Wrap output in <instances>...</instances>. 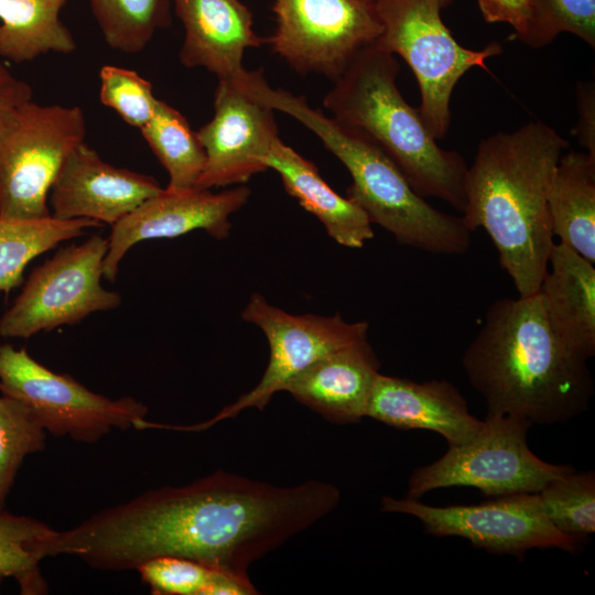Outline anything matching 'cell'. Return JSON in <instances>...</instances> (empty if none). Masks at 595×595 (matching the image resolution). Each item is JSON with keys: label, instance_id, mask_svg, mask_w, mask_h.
I'll return each instance as SVG.
<instances>
[{"label": "cell", "instance_id": "6da1fadb", "mask_svg": "<svg viewBox=\"0 0 595 595\" xmlns=\"http://www.w3.org/2000/svg\"><path fill=\"white\" fill-rule=\"evenodd\" d=\"M339 501L331 483L280 487L217 470L184 486L148 490L56 531L47 556L123 571L171 555L247 574L250 564L329 515Z\"/></svg>", "mask_w": 595, "mask_h": 595}, {"label": "cell", "instance_id": "7a4b0ae2", "mask_svg": "<svg viewBox=\"0 0 595 595\" xmlns=\"http://www.w3.org/2000/svg\"><path fill=\"white\" fill-rule=\"evenodd\" d=\"M462 366L487 413L530 425L572 420L589 408L594 394L587 360L556 336L538 292L495 300Z\"/></svg>", "mask_w": 595, "mask_h": 595}, {"label": "cell", "instance_id": "3957f363", "mask_svg": "<svg viewBox=\"0 0 595 595\" xmlns=\"http://www.w3.org/2000/svg\"><path fill=\"white\" fill-rule=\"evenodd\" d=\"M569 141L541 121L483 139L465 178L462 219L483 228L519 296L539 291L554 246L548 194Z\"/></svg>", "mask_w": 595, "mask_h": 595}, {"label": "cell", "instance_id": "277c9868", "mask_svg": "<svg viewBox=\"0 0 595 595\" xmlns=\"http://www.w3.org/2000/svg\"><path fill=\"white\" fill-rule=\"evenodd\" d=\"M242 76L240 84L248 94L302 123L345 165L351 177L346 197L366 213L371 224L388 230L399 245L432 255L468 251L472 231L462 217L429 204L368 134L311 107L303 96L271 87L262 69L246 71Z\"/></svg>", "mask_w": 595, "mask_h": 595}, {"label": "cell", "instance_id": "5b68a950", "mask_svg": "<svg viewBox=\"0 0 595 595\" xmlns=\"http://www.w3.org/2000/svg\"><path fill=\"white\" fill-rule=\"evenodd\" d=\"M396 55L372 43L350 61L323 99L335 119L368 134L398 165L422 197L465 208L467 164L456 151L442 149L418 108L397 86Z\"/></svg>", "mask_w": 595, "mask_h": 595}, {"label": "cell", "instance_id": "8992f818", "mask_svg": "<svg viewBox=\"0 0 595 595\" xmlns=\"http://www.w3.org/2000/svg\"><path fill=\"white\" fill-rule=\"evenodd\" d=\"M453 0H375L382 26L378 46L402 57L419 84L420 116L434 139L450 128V101L461 77L502 51L498 42L482 50L462 46L444 24L441 12Z\"/></svg>", "mask_w": 595, "mask_h": 595}, {"label": "cell", "instance_id": "52a82bcc", "mask_svg": "<svg viewBox=\"0 0 595 595\" xmlns=\"http://www.w3.org/2000/svg\"><path fill=\"white\" fill-rule=\"evenodd\" d=\"M85 137L86 119L77 106L30 100L19 107L0 127V217L51 216V188Z\"/></svg>", "mask_w": 595, "mask_h": 595}, {"label": "cell", "instance_id": "ba28073f", "mask_svg": "<svg viewBox=\"0 0 595 595\" xmlns=\"http://www.w3.org/2000/svg\"><path fill=\"white\" fill-rule=\"evenodd\" d=\"M531 425L509 415L487 413L468 442L448 446L433 463L418 467L408 482V498L447 487H474L486 496L539 493L552 479L573 469L534 455L527 443Z\"/></svg>", "mask_w": 595, "mask_h": 595}, {"label": "cell", "instance_id": "9c48e42d", "mask_svg": "<svg viewBox=\"0 0 595 595\" xmlns=\"http://www.w3.org/2000/svg\"><path fill=\"white\" fill-rule=\"evenodd\" d=\"M0 392L28 407L55 436L95 443L113 429H139L148 407L132 397L110 399L66 374H56L25 348L0 346Z\"/></svg>", "mask_w": 595, "mask_h": 595}, {"label": "cell", "instance_id": "30bf717a", "mask_svg": "<svg viewBox=\"0 0 595 595\" xmlns=\"http://www.w3.org/2000/svg\"><path fill=\"white\" fill-rule=\"evenodd\" d=\"M107 250L108 239L95 234L37 266L1 315L0 336L29 338L120 305V295L100 282Z\"/></svg>", "mask_w": 595, "mask_h": 595}, {"label": "cell", "instance_id": "8fae6325", "mask_svg": "<svg viewBox=\"0 0 595 595\" xmlns=\"http://www.w3.org/2000/svg\"><path fill=\"white\" fill-rule=\"evenodd\" d=\"M241 317L258 326L267 337L269 361L255 388L223 408L206 422L181 426L180 431H203L240 411H260L285 385L321 358L348 345L367 339L366 321L347 322L338 314H290L271 305L263 295L253 293L241 312Z\"/></svg>", "mask_w": 595, "mask_h": 595}, {"label": "cell", "instance_id": "7c38bea8", "mask_svg": "<svg viewBox=\"0 0 595 595\" xmlns=\"http://www.w3.org/2000/svg\"><path fill=\"white\" fill-rule=\"evenodd\" d=\"M267 43L300 75L335 80L382 26L375 0H274Z\"/></svg>", "mask_w": 595, "mask_h": 595}, {"label": "cell", "instance_id": "4fadbf2b", "mask_svg": "<svg viewBox=\"0 0 595 595\" xmlns=\"http://www.w3.org/2000/svg\"><path fill=\"white\" fill-rule=\"evenodd\" d=\"M385 512L411 515L424 532L459 537L496 554L522 555L531 549L558 548L575 552L581 541L558 530L545 516L538 493L498 497L476 505L429 506L413 498L383 496Z\"/></svg>", "mask_w": 595, "mask_h": 595}, {"label": "cell", "instance_id": "5bb4252c", "mask_svg": "<svg viewBox=\"0 0 595 595\" xmlns=\"http://www.w3.org/2000/svg\"><path fill=\"white\" fill-rule=\"evenodd\" d=\"M196 134L205 164L195 187L203 190L245 185L267 171L266 159L279 138L274 110L235 79L218 80L214 116Z\"/></svg>", "mask_w": 595, "mask_h": 595}, {"label": "cell", "instance_id": "9a60e30c", "mask_svg": "<svg viewBox=\"0 0 595 595\" xmlns=\"http://www.w3.org/2000/svg\"><path fill=\"white\" fill-rule=\"evenodd\" d=\"M251 195L245 185L218 193L198 187L162 188L112 225L104 260V277L115 281L119 264L134 245L149 239L175 238L203 229L216 239L227 238L230 216Z\"/></svg>", "mask_w": 595, "mask_h": 595}, {"label": "cell", "instance_id": "2e32d148", "mask_svg": "<svg viewBox=\"0 0 595 595\" xmlns=\"http://www.w3.org/2000/svg\"><path fill=\"white\" fill-rule=\"evenodd\" d=\"M161 190L152 176L117 167L83 142L69 153L51 188V215L112 226Z\"/></svg>", "mask_w": 595, "mask_h": 595}, {"label": "cell", "instance_id": "e0dca14e", "mask_svg": "<svg viewBox=\"0 0 595 595\" xmlns=\"http://www.w3.org/2000/svg\"><path fill=\"white\" fill-rule=\"evenodd\" d=\"M366 416L389 426L423 429L442 435L448 446L464 444L482 429L461 391L450 381L418 382L378 374L368 401Z\"/></svg>", "mask_w": 595, "mask_h": 595}, {"label": "cell", "instance_id": "ac0fdd59", "mask_svg": "<svg viewBox=\"0 0 595 595\" xmlns=\"http://www.w3.org/2000/svg\"><path fill=\"white\" fill-rule=\"evenodd\" d=\"M184 28L178 58L187 68L202 67L218 80L232 79L246 68V51L267 39L253 29V17L240 0H171Z\"/></svg>", "mask_w": 595, "mask_h": 595}, {"label": "cell", "instance_id": "d6986e66", "mask_svg": "<svg viewBox=\"0 0 595 595\" xmlns=\"http://www.w3.org/2000/svg\"><path fill=\"white\" fill-rule=\"evenodd\" d=\"M380 361L368 338L343 347L292 378L283 391L335 424L366 416Z\"/></svg>", "mask_w": 595, "mask_h": 595}, {"label": "cell", "instance_id": "ffe728a7", "mask_svg": "<svg viewBox=\"0 0 595 595\" xmlns=\"http://www.w3.org/2000/svg\"><path fill=\"white\" fill-rule=\"evenodd\" d=\"M538 293L549 323L576 356L595 355V268L569 246L552 247Z\"/></svg>", "mask_w": 595, "mask_h": 595}, {"label": "cell", "instance_id": "44dd1931", "mask_svg": "<svg viewBox=\"0 0 595 595\" xmlns=\"http://www.w3.org/2000/svg\"><path fill=\"white\" fill-rule=\"evenodd\" d=\"M266 165L274 170L285 192L313 214L328 236L347 248H361L374 238L366 213L347 197L337 194L321 176L317 167L278 138Z\"/></svg>", "mask_w": 595, "mask_h": 595}, {"label": "cell", "instance_id": "7402d4cb", "mask_svg": "<svg viewBox=\"0 0 595 595\" xmlns=\"http://www.w3.org/2000/svg\"><path fill=\"white\" fill-rule=\"evenodd\" d=\"M548 209L553 237L595 263V156L586 151L562 154Z\"/></svg>", "mask_w": 595, "mask_h": 595}, {"label": "cell", "instance_id": "603a6c76", "mask_svg": "<svg viewBox=\"0 0 595 595\" xmlns=\"http://www.w3.org/2000/svg\"><path fill=\"white\" fill-rule=\"evenodd\" d=\"M69 0H0V56L14 63L68 54L76 42L60 18Z\"/></svg>", "mask_w": 595, "mask_h": 595}, {"label": "cell", "instance_id": "cb8c5ba5", "mask_svg": "<svg viewBox=\"0 0 595 595\" xmlns=\"http://www.w3.org/2000/svg\"><path fill=\"white\" fill-rule=\"evenodd\" d=\"M98 226L100 223L91 219H58L52 215L39 219L0 217V291L9 294L18 288L25 267L35 257Z\"/></svg>", "mask_w": 595, "mask_h": 595}, {"label": "cell", "instance_id": "d4e9b609", "mask_svg": "<svg viewBox=\"0 0 595 595\" xmlns=\"http://www.w3.org/2000/svg\"><path fill=\"white\" fill-rule=\"evenodd\" d=\"M140 131L169 174L166 187L195 186L204 169L205 152L186 118L158 98L152 118Z\"/></svg>", "mask_w": 595, "mask_h": 595}, {"label": "cell", "instance_id": "484cf974", "mask_svg": "<svg viewBox=\"0 0 595 595\" xmlns=\"http://www.w3.org/2000/svg\"><path fill=\"white\" fill-rule=\"evenodd\" d=\"M56 530L25 516L0 510V584L13 578L22 594L47 593L40 563L47 556V542Z\"/></svg>", "mask_w": 595, "mask_h": 595}, {"label": "cell", "instance_id": "4316f807", "mask_svg": "<svg viewBox=\"0 0 595 595\" xmlns=\"http://www.w3.org/2000/svg\"><path fill=\"white\" fill-rule=\"evenodd\" d=\"M105 42L123 53H139L158 30L171 24V0H89Z\"/></svg>", "mask_w": 595, "mask_h": 595}, {"label": "cell", "instance_id": "83f0119b", "mask_svg": "<svg viewBox=\"0 0 595 595\" xmlns=\"http://www.w3.org/2000/svg\"><path fill=\"white\" fill-rule=\"evenodd\" d=\"M542 509L562 533L582 540L595 531V474L572 472L552 479L539 493Z\"/></svg>", "mask_w": 595, "mask_h": 595}, {"label": "cell", "instance_id": "f1b7e54d", "mask_svg": "<svg viewBox=\"0 0 595 595\" xmlns=\"http://www.w3.org/2000/svg\"><path fill=\"white\" fill-rule=\"evenodd\" d=\"M46 431L21 401L0 396V498L6 500L26 455L45 446Z\"/></svg>", "mask_w": 595, "mask_h": 595}, {"label": "cell", "instance_id": "f546056e", "mask_svg": "<svg viewBox=\"0 0 595 595\" xmlns=\"http://www.w3.org/2000/svg\"><path fill=\"white\" fill-rule=\"evenodd\" d=\"M532 19L526 44L540 48L561 33L595 47V0H531Z\"/></svg>", "mask_w": 595, "mask_h": 595}, {"label": "cell", "instance_id": "4dcf8cb0", "mask_svg": "<svg viewBox=\"0 0 595 595\" xmlns=\"http://www.w3.org/2000/svg\"><path fill=\"white\" fill-rule=\"evenodd\" d=\"M156 595H212L227 571L181 556H158L136 569Z\"/></svg>", "mask_w": 595, "mask_h": 595}, {"label": "cell", "instance_id": "1f68e13d", "mask_svg": "<svg viewBox=\"0 0 595 595\" xmlns=\"http://www.w3.org/2000/svg\"><path fill=\"white\" fill-rule=\"evenodd\" d=\"M99 79L101 104L134 128L141 129L150 121L158 101L151 82L134 71L115 65L102 66Z\"/></svg>", "mask_w": 595, "mask_h": 595}, {"label": "cell", "instance_id": "d6a6232c", "mask_svg": "<svg viewBox=\"0 0 595 595\" xmlns=\"http://www.w3.org/2000/svg\"><path fill=\"white\" fill-rule=\"evenodd\" d=\"M478 7L486 22L507 23L526 42L532 19L531 0H478Z\"/></svg>", "mask_w": 595, "mask_h": 595}, {"label": "cell", "instance_id": "836d02e7", "mask_svg": "<svg viewBox=\"0 0 595 595\" xmlns=\"http://www.w3.org/2000/svg\"><path fill=\"white\" fill-rule=\"evenodd\" d=\"M578 121L573 131L586 152L595 156V89L594 83H580L576 90Z\"/></svg>", "mask_w": 595, "mask_h": 595}, {"label": "cell", "instance_id": "e575fe53", "mask_svg": "<svg viewBox=\"0 0 595 595\" xmlns=\"http://www.w3.org/2000/svg\"><path fill=\"white\" fill-rule=\"evenodd\" d=\"M32 97V87L0 63V127Z\"/></svg>", "mask_w": 595, "mask_h": 595}, {"label": "cell", "instance_id": "d590c367", "mask_svg": "<svg viewBox=\"0 0 595 595\" xmlns=\"http://www.w3.org/2000/svg\"><path fill=\"white\" fill-rule=\"evenodd\" d=\"M3 507H4V500H2V499L0 498V510L3 509Z\"/></svg>", "mask_w": 595, "mask_h": 595}]
</instances>
